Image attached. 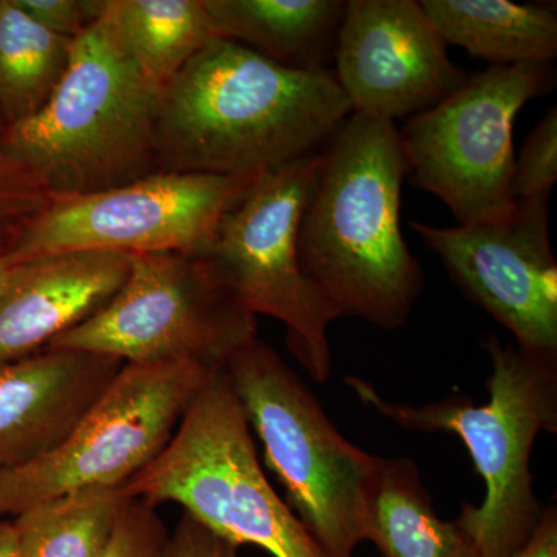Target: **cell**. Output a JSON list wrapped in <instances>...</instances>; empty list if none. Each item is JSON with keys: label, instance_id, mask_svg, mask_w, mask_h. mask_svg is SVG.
<instances>
[{"label": "cell", "instance_id": "1", "mask_svg": "<svg viewBox=\"0 0 557 557\" xmlns=\"http://www.w3.org/2000/svg\"><path fill=\"white\" fill-rule=\"evenodd\" d=\"M354 113L333 70L209 40L160 91L159 171L259 177L322 149Z\"/></svg>", "mask_w": 557, "mask_h": 557}, {"label": "cell", "instance_id": "2", "mask_svg": "<svg viewBox=\"0 0 557 557\" xmlns=\"http://www.w3.org/2000/svg\"><path fill=\"white\" fill-rule=\"evenodd\" d=\"M300 218V269L339 318L401 329L423 273L401 231L408 177L394 121L350 113L319 150Z\"/></svg>", "mask_w": 557, "mask_h": 557}, {"label": "cell", "instance_id": "3", "mask_svg": "<svg viewBox=\"0 0 557 557\" xmlns=\"http://www.w3.org/2000/svg\"><path fill=\"white\" fill-rule=\"evenodd\" d=\"M160 89L129 57L104 0L70 44L67 69L38 113L7 126V148L49 194L116 188L159 172Z\"/></svg>", "mask_w": 557, "mask_h": 557}, {"label": "cell", "instance_id": "4", "mask_svg": "<svg viewBox=\"0 0 557 557\" xmlns=\"http://www.w3.org/2000/svg\"><path fill=\"white\" fill-rule=\"evenodd\" d=\"M493 359L487 379L490 399L475 406L465 397H448L412 406L384 398L372 384L347 376V386L366 406L399 428L457 435L485 482L482 504L461 505L457 527L479 557H512L525 547L545 508L533 490L531 453L542 432L557 429V364L485 341Z\"/></svg>", "mask_w": 557, "mask_h": 557}, {"label": "cell", "instance_id": "5", "mask_svg": "<svg viewBox=\"0 0 557 557\" xmlns=\"http://www.w3.org/2000/svg\"><path fill=\"white\" fill-rule=\"evenodd\" d=\"M285 504L322 557H355L372 539L373 494L383 457L336 429L317 395L273 347L255 339L225 369Z\"/></svg>", "mask_w": 557, "mask_h": 557}, {"label": "cell", "instance_id": "6", "mask_svg": "<svg viewBox=\"0 0 557 557\" xmlns=\"http://www.w3.org/2000/svg\"><path fill=\"white\" fill-rule=\"evenodd\" d=\"M121 490L150 507L180 505L237 548L255 545L273 557H322L267 479L225 370L205 381L166 448Z\"/></svg>", "mask_w": 557, "mask_h": 557}, {"label": "cell", "instance_id": "7", "mask_svg": "<svg viewBox=\"0 0 557 557\" xmlns=\"http://www.w3.org/2000/svg\"><path fill=\"white\" fill-rule=\"evenodd\" d=\"M255 339L258 317L207 256L150 252L132 258L126 281L97 314L47 348L104 355L123 364L193 362L220 372Z\"/></svg>", "mask_w": 557, "mask_h": 557}, {"label": "cell", "instance_id": "8", "mask_svg": "<svg viewBox=\"0 0 557 557\" xmlns=\"http://www.w3.org/2000/svg\"><path fill=\"white\" fill-rule=\"evenodd\" d=\"M193 362L124 364L49 453L0 471V519L84 487H120L159 457L212 375Z\"/></svg>", "mask_w": 557, "mask_h": 557}, {"label": "cell", "instance_id": "9", "mask_svg": "<svg viewBox=\"0 0 557 557\" xmlns=\"http://www.w3.org/2000/svg\"><path fill=\"white\" fill-rule=\"evenodd\" d=\"M319 150L260 175L220 222L207 258L242 306L287 329L293 357L325 383L332 375L329 327L339 319L302 269L300 218L319 168Z\"/></svg>", "mask_w": 557, "mask_h": 557}, {"label": "cell", "instance_id": "10", "mask_svg": "<svg viewBox=\"0 0 557 557\" xmlns=\"http://www.w3.org/2000/svg\"><path fill=\"white\" fill-rule=\"evenodd\" d=\"M547 69L490 65L398 131L410 183L438 197L458 225L498 222L518 208L512 132L547 86Z\"/></svg>", "mask_w": 557, "mask_h": 557}, {"label": "cell", "instance_id": "11", "mask_svg": "<svg viewBox=\"0 0 557 557\" xmlns=\"http://www.w3.org/2000/svg\"><path fill=\"white\" fill-rule=\"evenodd\" d=\"M259 177L159 171L97 193L50 194L5 258L17 263L69 251L207 255L226 212Z\"/></svg>", "mask_w": 557, "mask_h": 557}, {"label": "cell", "instance_id": "12", "mask_svg": "<svg viewBox=\"0 0 557 557\" xmlns=\"http://www.w3.org/2000/svg\"><path fill=\"white\" fill-rule=\"evenodd\" d=\"M548 203L549 197L518 201L498 222L410 226L461 292L515 336L519 350L557 364V263Z\"/></svg>", "mask_w": 557, "mask_h": 557}, {"label": "cell", "instance_id": "13", "mask_svg": "<svg viewBox=\"0 0 557 557\" xmlns=\"http://www.w3.org/2000/svg\"><path fill=\"white\" fill-rule=\"evenodd\" d=\"M333 60L351 110L394 123L434 108L469 78L416 0L346 2Z\"/></svg>", "mask_w": 557, "mask_h": 557}, {"label": "cell", "instance_id": "14", "mask_svg": "<svg viewBox=\"0 0 557 557\" xmlns=\"http://www.w3.org/2000/svg\"><path fill=\"white\" fill-rule=\"evenodd\" d=\"M132 258L69 251L13 263L0 298V364L38 354L97 314L126 281Z\"/></svg>", "mask_w": 557, "mask_h": 557}, {"label": "cell", "instance_id": "15", "mask_svg": "<svg viewBox=\"0 0 557 557\" xmlns=\"http://www.w3.org/2000/svg\"><path fill=\"white\" fill-rule=\"evenodd\" d=\"M123 366L104 355L62 348L0 364V471L54 448Z\"/></svg>", "mask_w": 557, "mask_h": 557}, {"label": "cell", "instance_id": "16", "mask_svg": "<svg viewBox=\"0 0 557 557\" xmlns=\"http://www.w3.org/2000/svg\"><path fill=\"white\" fill-rule=\"evenodd\" d=\"M218 38L239 42L295 70H329L346 2L203 0Z\"/></svg>", "mask_w": 557, "mask_h": 557}, {"label": "cell", "instance_id": "17", "mask_svg": "<svg viewBox=\"0 0 557 557\" xmlns=\"http://www.w3.org/2000/svg\"><path fill=\"white\" fill-rule=\"evenodd\" d=\"M446 46L491 65H542L557 57V16L508 0H421Z\"/></svg>", "mask_w": 557, "mask_h": 557}, {"label": "cell", "instance_id": "18", "mask_svg": "<svg viewBox=\"0 0 557 557\" xmlns=\"http://www.w3.org/2000/svg\"><path fill=\"white\" fill-rule=\"evenodd\" d=\"M370 523L384 557H479L456 522L438 518L409 458H383Z\"/></svg>", "mask_w": 557, "mask_h": 557}, {"label": "cell", "instance_id": "19", "mask_svg": "<svg viewBox=\"0 0 557 557\" xmlns=\"http://www.w3.org/2000/svg\"><path fill=\"white\" fill-rule=\"evenodd\" d=\"M121 44L160 90L218 38L203 0H108Z\"/></svg>", "mask_w": 557, "mask_h": 557}, {"label": "cell", "instance_id": "20", "mask_svg": "<svg viewBox=\"0 0 557 557\" xmlns=\"http://www.w3.org/2000/svg\"><path fill=\"white\" fill-rule=\"evenodd\" d=\"M120 487H84L14 516L17 557H104L124 509Z\"/></svg>", "mask_w": 557, "mask_h": 557}, {"label": "cell", "instance_id": "21", "mask_svg": "<svg viewBox=\"0 0 557 557\" xmlns=\"http://www.w3.org/2000/svg\"><path fill=\"white\" fill-rule=\"evenodd\" d=\"M70 44L28 16L16 0H0V120L5 126L46 106L67 69Z\"/></svg>", "mask_w": 557, "mask_h": 557}, {"label": "cell", "instance_id": "22", "mask_svg": "<svg viewBox=\"0 0 557 557\" xmlns=\"http://www.w3.org/2000/svg\"><path fill=\"white\" fill-rule=\"evenodd\" d=\"M5 132V123L0 120V256L9 255L27 223L50 197L38 180L11 157Z\"/></svg>", "mask_w": 557, "mask_h": 557}, {"label": "cell", "instance_id": "23", "mask_svg": "<svg viewBox=\"0 0 557 557\" xmlns=\"http://www.w3.org/2000/svg\"><path fill=\"white\" fill-rule=\"evenodd\" d=\"M557 182V109L553 108L523 143L512 168L516 201L552 196Z\"/></svg>", "mask_w": 557, "mask_h": 557}, {"label": "cell", "instance_id": "24", "mask_svg": "<svg viewBox=\"0 0 557 557\" xmlns=\"http://www.w3.org/2000/svg\"><path fill=\"white\" fill-rule=\"evenodd\" d=\"M166 536L157 508L131 500L104 557H157Z\"/></svg>", "mask_w": 557, "mask_h": 557}, {"label": "cell", "instance_id": "25", "mask_svg": "<svg viewBox=\"0 0 557 557\" xmlns=\"http://www.w3.org/2000/svg\"><path fill=\"white\" fill-rule=\"evenodd\" d=\"M28 16L46 30L76 39L101 16L104 0H16Z\"/></svg>", "mask_w": 557, "mask_h": 557}, {"label": "cell", "instance_id": "26", "mask_svg": "<svg viewBox=\"0 0 557 557\" xmlns=\"http://www.w3.org/2000/svg\"><path fill=\"white\" fill-rule=\"evenodd\" d=\"M157 557H240L239 548L183 512Z\"/></svg>", "mask_w": 557, "mask_h": 557}, {"label": "cell", "instance_id": "27", "mask_svg": "<svg viewBox=\"0 0 557 557\" xmlns=\"http://www.w3.org/2000/svg\"><path fill=\"white\" fill-rule=\"evenodd\" d=\"M512 557H557V509L555 505L545 508L541 523L525 547Z\"/></svg>", "mask_w": 557, "mask_h": 557}, {"label": "cell", "instance_id": "28", "mask_svg": "<svg viewBox=\"0 0 557 557\" xmlns=\"http://www.w3.org/2000/svg\"><path fill=\"white\" fill-rule=\"evenodd\" d=\"M0 557H17L13 522L0 519Z\"/></svg>", "mask_w": 557, "mask_h": 557}, {"label": "cell", "instance_id": "29", "mask_svg": "<svg viewBox=\"0 0 557 557\" xmlns=\"http://www.w3.org/2000/svg\"><path fill=\"white\" fill-rule=\"evenodd\" d=\"M11 269H13V263L5 256H0V298H2L7 282H9Z\"/></svg>", "mask_w": 557, "mask_h": 557}]
</instances>
